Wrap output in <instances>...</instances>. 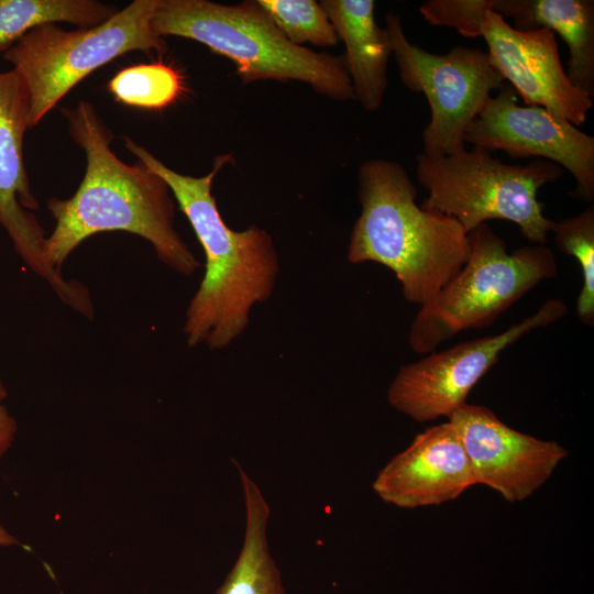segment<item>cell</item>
Instances as JSON below:
<instances>
[{
  "mask_svg": "<svg viewBox=\"0 0 594 594\" xmlns=\"http://www.w3.org/2000/svg\"><path fill=\"white\" fill-rule=\"evenodd\" d=\"M385 21L403 84L424 94L429 105L422 153L446 156L464 148L466 130L505 79L482 50L455 46L446 54L429 53L407 38L397 14L388 12Z\"/></svg>",
  "mask_w": 594,
  "mask_h": 594,
  "instance_id": "ba28073f",
  "label": "cell"
},
{
  "mask_svg": "<svg viewBox=\"0 0 594 594\" xmlns=\"http://www.w3.org/2000/svg\"><path fill=\"white\" fill-rule=\"evenodd\" d=\"M490 9L504 19L512 18L518 31L547 29L558 33L569 48V80L594 96L593 0H490Z\"/></svg>",
  "mask_w": 594,
  "mask_h": 594,
  "instance_id": "2e32d148",
  "label": "cell"
},
{
  "mask_svg": "<svg viewBox=\"0 0 594 594\" xmlns=\"http://www.w3.org/2000/svg\"><path fill=\"white\" fill-rule=\"evenodd\" d=\"M30 128V98L23 80L13 69L0 73V224L25 264L64 304L87 315L92 309L88 290L77 280L64 279L47 263V237L30 211L38 208L23 158L24 133Z\"/></svg>",
  "mask_w": 594,
  "mask_h": 594,
  "instance_id": "30bf717a",
  "label": "cell"
},
{
  "mask_svg": "<svg viewBox=\"0 0 594 594\" xmlns=\"http://www.w3.org/2000/svg\"><path fill=\"white\" fill-rule=\"evenodd\" d=\"M245 505V534L239 557L216 594H285L280 571L266 539L270 507L261 490L234 462Z\"/></svg>",
  "mask_w": 594,
  "mask_h": 594,
  "instance_id": "e0dca14e",
  "label": "cell"
},
{
  "mask_svg": "<svg viewBox=\"0 0 594 594\" xmlns=\"http://www.w3.org/2000/svg\"><path fill=\"white\" fill-rule=\"evenodd\" d=\"M476 485L470 460L450 421L427 428L377 473L372 487L400 508L437 506Z\"/></svg>",
  "mask_w": 594,
  "mask_h": 594,
  "instance_id": "5bb4252c",
  "label": "cell"
},
{
  "mask_svg": "<svg viewBox=\"0 0 594 594\" xmlns=\"http://www.w3.org/2000/svg\"><path fill=\"white\" fill-rule=\"evenodd\" d=\"M151 25L161 37L189 38L231 59L243 84L297 80L330 99L355 100L344 56L293 44L256 1L160 0Z\"/></svg>",
  "mask_w": 594,
  "mask_h": 594,
  "instance_id": "277c9868",
  "label": "cell"
},
{
  "mask_svg": "<svg viewBox=\"0 0 594 594\" xmlns=\"http://www.w3.org/2000/svg\"><path fill=\"white\" fill-rule=\"evenodd\" d=\"M550 232L564 254L573 256L581 268L582 288L576 299V315L586 326L594 324V206L581 213L552 221Z\"/></svg>",
  "mask_w": 594,
  "mask_h": 594,
  "instance_id": "ffe728a7",
  "label": "cell"
},
{
  "mask_svg": "<svg viewBox=\"0 0 594 594\" xmlns=\"http://www.w3.org/2000/svg\"><path fill=\"white\" fill-rule=\"evenodd\" d=\"M464 142L513 158L530 156L556 163L576 182V199L594 198V138L540 106H519L512 86L492 96L466 130Z\"/></svg>",
  "mask_w": 594,
  "mask_h": 594,
  "instance_id": "8fae6325",
  "label": "cell"
},
{
  "mask_svg": "<svg viewBox=\"0 0 594 594\" xmlns=\"http://www.w3.org/2000/svg\"><path fill=\"white\" fill-rule=\"evenodd\" d=\"M492 66L510 82L527 106H540L580 127L593 107L592 98L569 80L560 62L553 32L518 31L487 10L480 26Z\"/></svg>",
  "mask_w": 594,
  "mask_h": 594,
  "instance_id": "4fadbf2b",
  "label": "cell"
},
{
  "mask_svg": "<svg viewBox=\"0 0 594 594\" xmlns=\"http://www.w3.org/2000/svg\"><path fill=\"white\" fill-rule=\"evenodd\" d=\"M18 543V540L14 539L3 527L0 526V546H11Z\"/></svg>",
  "mask_w": 594,
  "mask_h": 594,
  "instance_id": "cb8c5ba5",
  "label": "cell"
},
{
  "mask_svg": "<svg viewBox=\"0 0 594 594\" xmlns=\"http://www.w3.org/2000/svg\"><path fill=\"white\" fill-rule=\"evenodd\" d=\"M448 419L461 439L476 484L495 490L510 503L531 496L568 455L558 442L517 431L482 405L465 403Z\"/></svg>",
  "mask_w": 594,
  "mask_h": 594,
  "instance_id": "7c38bea8",
  "label": "cell"
},
{
  "mask_svg": "<svg viewBox=\"0 0 594 594\" xmlns=\"http://www.w3.org/2000/svg\"><path fill=\"white\" fill-rule=\"evenodd\" d=\"M108 90L122 103L160 110L174 103L185 87L182 75L174 67L156 62L120 70L109 81Z\"/></svg>",
  "mask_w": 594,
  "mask_h": 594,
  "instance_id": "d6986e66",
  "label": "cell"
},
{
  "mask_svg": "<svg viewBox=\"0 0 594 594\" xmlns=\"http://www.w3.org/2000/svg\"><path fill=\"white\" fill-rule=\"evenodd\" d=\"M123 141L128 151L168 185L205 252V275L186 310L188 345L206 344L211 350L230 345L246 329L252 307L271 297L279 272L268 232L254 224L234 231L219 212L212 182L231 155L217 156L207 175L194 177L169 168L129 136Z\"/></svg>",
  "mask_w": 594,
  "mask_h": 594,
  "instance_id": "7a4b0ae2",
  "label": "cell"
},
{
  "mask_svg": "<svg viewBox=\"0 0 594 594\" xmlns=\"http://www.w3.org/2000/svg\"><path fill=\"white\" fill-rule=\"evenodd\" d=\"M566 314V304L551 298L535 314L498 334L460 342L403 365L388 386L387 400L394 409L417 422L449 418L466 403L471 389L497 363L507 346Z\"/></svg>",
  "mask_w": 594,
  "mask_h": 594,
  "instance_id": "9c48e42d",
  "label": "cell"
},
{
  "mask_svg": "<svg viewBox=\"0 0 594 594\" xmlns=\"http://www.w3.org/2000/svg\"><path fill=\"white\" fill-rule=\"evenodd\" d=\"M117 12L116 7L96 0H0V52L35 28L56 22L92 28Z\"/></svg>",
  "mask_w": 594,
  "mask_h": 594,
  "instance_id": "ac0fdd59",
  "label": "cell"
},
{
  "mask_svg": "<svg viewBox=\"0 0 594 594\" xmlns=\"http://www.w3.org/2000/svg\"><path fill=\"white\" fill-rule=\"evenodd\" d=\"M471 252L460 272L420 306L409 329V345L428 354L458 333L485 328L542 280L557 275L553 251L540 244L508 253L487 223L468 233Z\"/></svg>",
  "mask_w": 594,
  "mask_h": 594,
  "instance_id": "5b68a950",
  "label": "cell"
},
{
  "mask_svg": "<svg viewBox=\"0 0 594 594\" xmlns=\"http://www.w3.org/2000/svg\"><path fill=\"white\" fill-rule=\"evenodd\" d=\"M344 43L348 73L354 97L366 111H376L387 87L392 46L385 29L375 21L373 0L319 2Z\"/></svg>",
  "mask_w": 594,
  "mask_h": 594,
  "instance_id": "9a60e30c",
  "label": "cell"
},
{
  "mask_svg": "<svg viewBox=\"0 0 594 594\" xmlns=\"http://www.w3.org/2000/svg\"><path fill=\"white\" fill-rule=\"evenodd\" d=\"M279 32L293 44L320 47L338 44L339 37L321 4L314 0H256Z\"/></svg>",
  "mask_w": 594,
  "mask_h": 594,
  "instance_id": "44dd1931",
  "label": "cell"
},
{
  "mask_svg": "<svg viewBox=\"0 0 594 594\" xmlns=\"http://www.w3.org/2000/svg\"><path fill=\"white\" fill-rule=\"evenodd\" d=\"M417 178L428 191L422 208L449 216L466 233L491 219L514 222L535 244L544 245L552 220L543 215L539 189L557 182L563 168L538 158L526 165H510L473 146L446 156L419 153Z\"/></svg>",
  "mask_w": 594,
  "mask_h": 594,
  "instance_id": "8992f818",
  "label": "cell"
},
{
  "mask_svg": "<svg viewBox=\"0 0 594 594\" xmlns=\"http://www.w3.org/2000/svg\"><path fill=\"white\" fill-rule=\"evenodd\" d=\"M160 0H134L92 28L64 30L45 24L31 30L3 53L23 80L34 128L77 84L94 70L133 51L167 52L152 29Z\"/></svg>",
  "mask_w": 594,
  "mask_h": 594,
  "instance_id": "52a82bcc",
  "label": "cell"
},
{
  "mask_svg": "<svg viewBox=\"0 0 594 594\" xmlns=\"http://www.w3.org/2000/svg\"><path fill=\"white\" fill-rule=\"evenodd\" d=\"M358 184L361 213L348 260L386 266L400 282L404 298L422 306L466 263L469 234L455 219L416 204V187L398 162L362 163Z\"/></svg>",
  "mask_w": 594,
  "mask_h": 594,
  "instance_id": "3957f363",
  "label": "cell"
},
{
  "mask_svg": "<svg viewBox=\"0 0 594 594\" xmlns=\"http://www.w3.org/2000/svg\"><path fill=\"white\" fill-rule=\"evenodd\" d=\"M6 397L7 391L0 381V402ZM15 431L16 424L14 419L8 414L7 408L0 404V458L10 447Z\"/></svg>",
  "mask_w": 594,
  "mask_h": 594,
  "instance_id": "603a6c76",
  "label": "cell"
},
{
  "mask_svg": "<svg viewBox=\"0 0 594 594\" xmlns=\"http://www.w3.org/2000/svg\"><path fill=\"white\" fill-rule=\"evenodd\" d=\"M490 0H429L419 11L432 25L450 26L468 37L480 36V26Z\"/></svg>",
  "mask_w": 594,
  "mask_h": 594,
  "instance_id": "7402d4cb",
  "label": "cell"
},
{
  "mask_svg": "<svg viewBox=\"0 0 594 594\" xmlns=\"http://www.w3.org/2000/svg\"><path fill=\"white\" fill-rule=\"evenodd\" d=\"M61 111L73 141L85 153L86 170L72 197L47 201L55 220L46 238L47 263L61 272L69 254L89 237L124 231L150 242L170 270L193 275L201 264L175 229L174 201L164 179L140 161L129 165L112 152L114 135L90 102L80 100Z\"/></svg>",
  "mask_w": 594,
  "mask_h": 594,
  "instance_id": "6da1fadb",
  "label": "cell"
}]
</instances>
